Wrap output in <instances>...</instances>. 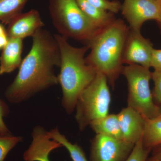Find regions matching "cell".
<instances>
[{"mask_svg":"<svg viewBox=\"0 0 161 161\" xmlns=\"http://www.w3.org/2000/svg\"><path fill=\"white\" fill-rule=\"evenodd\" d=\"M32 38L30 51L5 91V97L11 103H20L59 83L55 69L60 67V53L54 35L42 28Z\"/></svg>","mask_w":161,"mask_h":161,"instance_id":"cell-1","label":"cell"},{"mask_svg":"<svg viewBox=\"0 0 161 161\" xmlns=\"http://www.w3.org/2000/svg\"><path fill=\"white\" fill-rule=\"evenodd\" d=\"M54 36L60 51V72L58 78L63 94L61 103L67 113L70 114L75 110L80 94L94 80L97 73L86 61L88 47H75L61 35Z\"/></svg>","mask_w":161,"mask_h":161,"instance_id":"cell-2","label":"cell"},{"mask_svg":"<svg viewBox=\"0 0 161 161\" xmlns=\"http://www.w3.org/2000/svg\"><path fill=\"white\" fill-rule=\"evenodd\" d=\"M129 30L123 20L116 19L86 44L90 49L85 58L86 63L105 75L113 88L123 68V53Z\"/></svg>","mask_w":161,"mask_h":161,"instance_id":"cell-3","label":"cell"},{"mask_svg":"<svg viewBox=\"0 0 161 161\" xmlns=\"http://www.w3.org/2000/svg\"><path fill=\"white\" fill-rule=\"evenodd\" d=\"M53 25L62 36L86 44L101 29L83 13L77 0H48Z\"/></svg>","mask_w":161,"mask_h":161,"instance_id":"cell-4","label":"cell"},{"mask_svg":"<svg viewBox=\"0 0 161 161\" xmlns=\"http://www.w3.org/2000/svg\"><path fill=\"white\" fill-rule=\"evenodd\" d=\"M108 83L106 76L97 73L80 94L75 107V117L80 131L108 114L111 96Z\"/></svg>","mask_w":161,"mask_h":161,"instance_id":"cell-5","label":"cell"},{"mask_svg":"<svg viewBox=\"0 0 161 161\" xmlns=\"http://www.w3.org/2000/svg\"><path fill=\"white\" fill-rule=\"evenodd\" d=\"M151 74L150 69L136 64L124 66L121 73L128 82V107L147 119L160 115L159 107L154 103L150 89Z\"/></svg>","mask_w":161,"mask_h":161,"instance_id":"cell-6","label":"cell"},{"mask_svg":"<svg viewBox=\"0 0 161 161\" xmlns=\"http://www.w3.org/2000/svg\"><path fill=\"white\" fill-rule=\"evenodd\" d=\"M122 14L130 24V28L141 31L143 23L149 20L161 21V10L157 0H125L121 4Z\"/></svg>","mask_w":161,"mask_h":161,"instance_id":"cell-7","label":"cell"},{"mask_svg":"<svg viewBox=\"0 0 161 161\" xmlns=\"http://www.w3.org/2000/svg\"><path fill=\"white\" fill-rule=\"evenodd\" d=\"M135 145L105 136L96 134L91 147V161H125Z\"/></svg>","mask_w":161,"mask_h":161,"instance_id":"cell-8","label":"cell"},{"mask_svg":"<svg viewBox=\"0 0 161 161\" xmlns=\"http://www.w3.org/2000/svg\"><path fill=\"white\" fill-rule=\"evenodd\" d=\"M153 49L152 43L143 36L141 31L130 28L124 46L123 63L138 64L150 69Z\"/></svg>","mask_w":161,"mask_h":161,"instance_id":"cell-9","label":"cell"},{"mask_svg":"<svg viewBox=\"0 0 161 161\" xmlns=\"http://www.w3.org/2000/svg\"><path fill=\"white\" fill-rule=\"evenodd\" d=\"M32 141L23 154L25 161H50V153L63 146L51 137L49 132L41 126H36L31 133Z\"/></svg>","mask_w":161,"mask_h":161,"instance_id":"cell-10","label":"cell"},{"mask_svg":"<svg viewBox=\"0 0 161 161\" xmlns=\"http://www.w3.org/2000/svg\"><path fill=\"white\" fill-rule=\"evenodd\" d=\"M117 115L123 139L127 142L135 145L143 138L147 119L129 107L123 109Z\"/></svg>","mask_w":161,"mask_h":161,"instance_id":"cell-11","label":"cell"},{"mask_svg":"<svg viewBox=\"0 0 161 161\" xmlns=\"http://www.w3.org/2000/svg\"><path fill=\"white\" fill-rule=\"evenodd\" d=\"M44 26L40 13L36 9L21 13L12 20L6 29L9 38L23 39L32 37Z\"/></svg>","mask_w":161,"mask_h":161,"instance_id":"cell-12","label":"cell"},{"mask_svg":"<svg viewBox=\"0 0 161 161\" xmlns=\"http://www.w3.org/2000/svg\"><path fill=\"white\" fill-rule=\"evenodd\" d=\"M23 40L9 38L0 56V75L9 74L19 68L22 62Z\"/></svg>","mask_w":161,"mask_h":161,"instance_id":"cell-13","label":"cell"},{"mask_svg":"<svg viewBox=\"0 0 161 161\" xmlns=\"http://www.w3.org/2000/svg\"><path fill=\"white\" fill-rule=\"evenodd\" d=\"M89 126L96 134L124 140L117 114H108L92 122Z\"/></svg>","mask_w":161,"mask_h":161,"instance_id":"cell-14","label":"cell"},{"mask_svg":"<svg viewBox=\"0 0 161 161\" xmlns=\"http://www.w3.org/2000/svg\"><path fill=\"white\" fill-rule=\"evenodd\" d=\"M77 1L83 13L98 29L106 27L116 19L114 14L98 9L86 0Z\"/></svg>","mask_w":161,"mask_h":161,"instance_id":"cell-15","label":"cell"},{"mask_svg":"<svg viewBox=\"0 0 161 161\" xmlns=\"http://www.w3.org/2000/svg\"><path fill=\"white\" fill-rule=\"evenodd\" d=\"M142 142L144 147L150 150L161 145V114L147 119Z\"/></svg>","mask_w":161,"mask_h":161,"instance_id":"cell-16","label":"cell"},{"mask_svg":"<svg viewBox=\"0 0 161 161\" xmlns=\"http://www.w3.org/2000/svg\"><path fill=\"white\" fill-rule=\"evenodd\" d=\"M28 0H0V21L8 25L22 11Z\"/></svg>","mask_w":161,"mask_h":161,"instance_id":"cell-17","label":"cell"},{"mask_svg":"<svg viewBox=\"0 0 161 161\" xmlns=\"http://www.w3.org/2000/svg\"><path fill=\"white\" fill-rule=\"evenodd\" d=\"M49 132L52 138L66 148L73 161H88L81 147L77 144H73L69 142L65 136L60 133L58 128L53 129Z\"/></svg>","mask_w":161,"mask_h":161,"instance_id":"cell-18","label":"cell"},{"mask_svg":"<svg viewBox=\"0 0 161 161\" xmlns=\"http://www.w3.org/2000/svg\"><path fill=\"white\" fill-rule=\"evenodd\" d=\"M23 140L22 136L11 134L0 135V161H4L9 151Z\"/></svg>","mask_w":161,"mask_h":161,"instance_id":"cell-19","label":"cell"},{"mask_svg":"<svg viewBox=\"0 0 161 161\" xmlns=\"http://www.w3.org/2000/svg\"><path fill=\"white\" fill-rule=\"evenodd\" d=\"M92 6L98 9L109 12L112 13H118L120 11L121 4L118 0H86Z\"/></svg>","mask_w":161,"mask_h":161,"instance_id":"cell-20","label":"cell"},{"mask_svg":"<svg viewBox=\"0 0 161 161\" xmlns=\"http://www.w3.org/2000/svg\"><path fill=\"white\" fill-rule=\"evenodd\" d=\"M151 151L144 147L142 139L135 144L132 152L125 161H147Z\"/></svg>","mask_w":161,"mask_h":161,"instance_id":"cell-21","label":"cell"},{"mask_svg":"<svg viewBox=\"0 0 161 161\" xmlns=\"http://www.w3.org/2000/svg\"><path fill=\"white\" fill-rule=\"evenodd\" d=\"M151 79L154 83L153 98L156 104L159 106L161 104V68L154 69L151 74Z\"/></svg>","mask_w":161,"mask_h":161,"instance_id":"cell-22","label":"cell"},{"mask_svg":"<svg viewBox=\"0 0 161 161\" xmlns=\"http://www.w3.org/2000/svg\"><path fill=\"white\" fill-rule=\"evenodd\" d=\"M9 107L5 102L0 100V135H8L11 134L4 122L3 118L9 113Z\"/></svg>","mask_w":161,"mask_h":161,"instance_id":"cell-23","label":"cell"},{"mask_svg":"<svg viewBox=\"0 0 161 161\" xmlns=\"http://www.w3.org/2000/svg\"><path fill=\"white\" fill-rule=\"evenodd\" d=\"M151 67L154 69L161 68V49L153 48L151 60Z\"/></svg>","mask_w":161,"mask_h":161,"instance_id":"cell-24","label":"cell"},{"mask_svg":"<svg viewBox=\"0 0 161 161\" xmlns=\"http://www.w3.org/2000/svg\"><path fill=\"white\" fill-rule=\"evenodd\" d=\"M9 40L7 31L3 23H0V50L6 46Z\"/></svg>","mask_w":161,"mask_h":161,"instance_id":"cell-25","label":"cell"},{"mask_svg":"<svg viewBox=\"0 0 161 161\" xmlns=\"http://www.w3.org/2000/svg\"><path fill=\"white\" fill-rule=\"evenodd\" d=\"M152 150H153V156L161 161V145L153 148Z\"/></svg>","mask_w":161,"mask_h":161,"instance_id":"cell-26","label":"cell"},{"mask_svg":"<svg viewBox=\"0 0 161 161\" xmlns=\"http://www.w3.org/2000/svg\"><path fill=\"white\" fill-rule=\"evenodd\" d=\"M147 161H160L158 159L154 157L153 156L149 158H147Z\"/></svg>","mask_w":161,"mask_h":161,"instance_id":"cell-27","label":"cell"},{"mask_svg":"<svg viewBox=\"0 0 161 161\" xmlns=\"http://www.w3.org/2000/svg\"><path fill=\"white\" fill-rule=\"evenodd\" d=\"M157 1L158 2L159 5V6H160V7L161 10V0H157ZM158 25H159V26L160 28L161 32V21L160 23H159Z\"/></svg>","mask_w":161,"mask_h":161,"instance_id":"cell-28","label":"cell"},{"mask_svg":"<svg viewBox=\"0 0 161 161\" xmlns=\"http://www.w3.org/2000/svg\"><path fill=\"white\" fill-rule=\"evenodd\" d=\"M159 110L160 114H161V104L159 106Z\"/></svg>","mask_w":161,"mask_h":161,"instance_id":"cell-29","label":"cell"}]
</instances>
